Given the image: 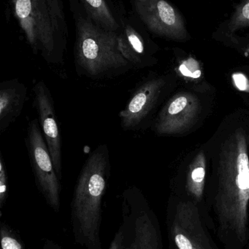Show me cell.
Here are the masks:
<instances>
[{"instance_id": "cell-1", "label": "cell", "mask_w": 249, "mask_h": 249, "mask_svg": "<svg viewBox=\"0 0 249 249\" xmlns=\"http://www.w3.org/2000/svg\"><path fill=\"white\" fill-rule=\"evenodd\" d=\"M111 176L109 150L101 144L86 159L75 186L71 202L75 243L86 249H102V200Z\"/></svg>"}, {"instance_id": "cell-2", "label": "cell", "mask_w": 249, "mask_h": 249, "mask_svg": "<svg viewBox=\"0 0 249 249\" xmlns=\"http://www.w3.org/2000/svg\"><path fill=\"white\" fill-rule=\"evenodd\" d=\"M13 13L35 53L50 64L63 61L67 27L61 0H10Z\"/></svg>"}, {"instance_id": "cell-3", "label": "cell", "mask_w": 249, "mask_h": 249, "mask_svg": "<svg viewBox=\"0 0 249 249\" xmlns=\"http://www.w3.org/2000/svg\"><path fill=\"white\" fill-rule=\"evenodd\" d=\"M121 35L107 30L91 19L80 18L75 48L77 71L93 80L114 78L128 71L132 65L121 51Z\"/></svg>"}, {"instance_id": "cell-4", "label": "cell", "mask_w": 249, "mask_h": 249, "mask_svg": "<svg viewBox=\"0 0 249 249\" xmlns=\"http://www.w3.org/2000/svg\"><path fill=\"white\" fill-rule=\"evenodd\" d=\"M121 217L118 230L124 249H163L158 218L137 187L123 192Z\"/></svg>"}, {"instance_id": "cell-5", "label": "cell", "mask_w": 249, "mask_h": 249, "mask_svg": "<svg viewBox=\"0 0 249 249\" xmlns=\"http://www.w3.org/2000/svg\"><path fill=\"white\" fill-rule=\"evenodd\" d=\"M169 249H223L206 222L201 205L188 200H172L166 216Z\"/></svg>"}, {"instance_id": "cell-6", "label": "cell", "mask_w": 249, "mask_h": 249, "mask_svg": "<svg viewBox=\"0 0 249 249\" xmlns=\"http://www.w3.org/2000/svg\"><path fill=\"white\" fill-rule=\"evenodd\" d=\"M26 142L37 187L47 204L58 213L61 208V179L56 172L38 119L29 123Z\"/></svg>"}, {"instance_id": "cell-7", "label": "cell", "mask_w": 249, "mask_h": 249, "mask_svg": "<svg viewBox=\"0 0 249 249\" xmlns=\"http://www.w3.org/2000/svg\"><path fill=\"white\" fill-rule=\"evenodd\" d=\"M33 93L34 106L38 112V122L52 158L56 172L58 178L61 179V139L54 99L49 89L43 80L37 82L34 86Z\"/></svg>"}, {"instance_id": "cell-8", "label": "cell", "mask_w": 249, "mask_h": 249, "mask_svg": "<svg viewBox=\"0 0 249 249\" xmlns=\"http://www.w3.org/2000/svg\"><path fill=\"white\" fill-rule=\"evenodd\" d=\"M162 79H148L137 85L124 109L120 112L121 126L124 130L137 131L146 124L163 88Z\"/></svg>"}, {"instance_id": "cell-9", "label": "cell", "mask_w": 249, "mask_h": 249, "mask_svg": "<svg viewBox=\"0 0 249 249\" xmlns=\"http://www.w3.org/2000/svg\"><path fill=\"white\" fill-rule=\"evenodd\" d=\"M134 8L149 30L161 36L181 38L185 27L179 13L165 0H133Z\"/></svg>"}, {"instance_id": "cell-10", "label": "cell", "mask_w": 249, "mask_h": 249, "mask_svg": "<svg viewBox=\"0 0 249 249\" xmlns=\"http://www.w3.org/2000/svg\"><path fill=\"white\" fill-rule=\"evenodd\" d=\"M27 98V89L19 79L0 84V133H3L18 119Z\"/></svg>"}, {"instance_id": "cell-11", "label": "cell", "mask_w": 249, "mask_h": 249, "mask_svg": "<svg viewBox=\"0 0 249 249\" xmlns=\"http://www.w3.org/2000/svg\"><path fill=\"white\" fill-rule=\"evenodd\" d=\"M88 13L96 24L107 30L118 29V24L105 0H82Z\"/></svg>"}, {"instance_id": "cell-12", "label": "cell", "mask_w": 249, "mask_h": 249, "mask_svg": "<svg viewBox=\"0 0 249 249\" xmlns=\"http://www.w3.org/2000/svg\"><path fill=\"white\" fill-rule=\"evenodd\" d=\"M0 238L1 249H26L20 235L6 222H1Z\"/></svg>"}, {"instance_id": "cell-13", "label": "cell", "mask_w": 249, "mask_h": 249, "mask_svg": "<svg viewBox=\"0 0 249 249\" xmlns=\"http://www.w3.org/2000/svg\"><path fill=\"white\" fill-rule=\"evenodd\" d=\"M8 176L7 168L2 155H0V210L2 211L3 207L7 201L8 197Z\"/></svg>"}, {"instance_id": "cell-14", "label": "cell", "mask_w": 249, "mask_h": 249, "mask_svg": "<svg viewBox=\"0 0 249 249\" xmlns=\"http://www.w3.org/2000/svg\"><path fill=\"white\" fill-rule=\"evenodd\" d=\"M187 105V98L184 97V96L177 98L173 102L170 104L168 109H166L164 113L160 115L159 118H167V117L173 116V115H177V114L180 113L181 111L184 110Z\"/></svg>"}, {"instance_id": "cell-15", "label": "cell", "mask_w": 249, "mask_h": 249, "mask_svg": "<svg viewBox=\"0 0 249 249\" xmlns=\"http://www.w3.org/2000/svg\"><path fill=\"white\" fill-rule=\"evenodd\" d=\"M234 83L235 86L239 89L240 90H247L249 89V81L245 75L240 73H236L232 75Z\"/></svg>"}, {"instance_id": "cell-16", "label": "cell", "mask_w": 249, "mask_h": 249, "mask_svg": "<svg viewBox=\"0 0 249 249\" xmlns=\"http://www.w3.org/2000/svg\"><path fill=\"white\" fill-rule=\"evenodd\" d=\"M236 21L241 24L249 23V1H247L241 8V11L237 16Z\"/></svg>"}, {"instance_id": "cell-17", "label": "cell", "mask_w": 249, "mask_h": 249, "mask_svg": "<svg viewBox=\"0 0 249 249\" xmlns=\"http://www.w3.org/2000/svg\"><path fill=\"white\" fill-rule=\"evenodd\" d=\"M108 249H124L122 245V241H121V232L119 230L115 232L114 238H113L111 244Z\"/></svg>"}, {"instance_id": "cell-18", "label": "cell", "mask_w": 249, "mask_h": 249, "mask_svg": "<svg viewBox=\"0 0 249 249\" xmlns=\"http://www.w3.org/2000/svg\"><path fill=\"white\" fill-rule=\"evenodd\" d=\"M41 249H63V248L55 241L45 239Z\"/></svg>"}, {"instance_id": "cell-19", "label": "cell", "mask_w": 249, "mask_h": 249, "mask_svg": "<svg viewBox=\"0 0 249 249\" xmlns=\"http://www.w3.org/2000/svg\"></svg>"}]
</instances>
